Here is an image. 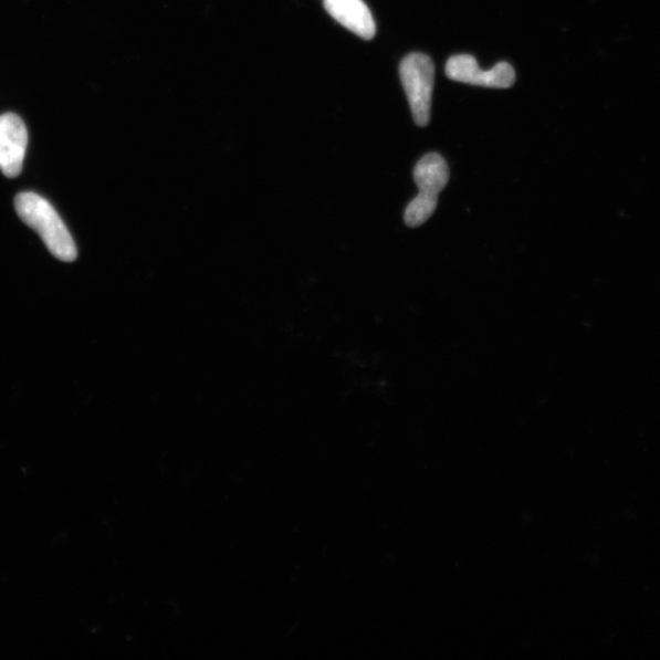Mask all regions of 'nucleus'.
<instances>
[{
	"label": "nucleus",
	"mask_w": 660,
	"mask_h": 660,
	"mask_svg": "<svg viewBox=\"0 0 660 660\" xmlns=\"http://www.w3.org/2000/svg\"><path fill=\"white\" fill-rule=\"evenodd\" d=\"M15 210L22 222L36 231L55 259L75 261L77 249L71 231L48 200L38 193L22 192L17 196Z\"/></svg>",
	"instance_id": "f257e3e1"
},
{
	"label": "nucleus",
	"mask_w": 660,
	"mask_h": 660,
	"mask_svg": "<svg viewBox=\"0 0 660 660\" xmlns=\"http://www.w3.org/2000/svg\"><path fill=\"white\" fill-rule=\"evenodd\" d=\"M437 205L438 195L420 191L405 211V223L410 228L422 226L434 213Z\"/></svg>",
	"instance_id": "0eeeda50"
},
{
	"label": "nucleus",
	"mask_w": 660,
	"mask_h": 660,
	"mask_svg": "<svg viewBox=\"0 0 660 660\" xmlns=\"http://www.w3.org/2000/svg\"><path fill=\"white\" fill-rule=\"evenodd\" d=\"M447 76L458 83L491 88H509L515 83V71L511 64H496L491 71H482L472 55L451 56L446 66Z\"/></svg>",
	"instance_id": "7ed1b4c3"
},
{
	"label": "nucleus",
	"mask_w": 660,
	"mask_h": 660,
	"mask_svg": "<svg viewBox=\"0 0 660 660\" xmlns=\"http://www.w3.org/2000/svg\"><path fill=\"white\" fill-rule=\"evenodd\" d=\"M29 144L27 125L14 113L0 115V171L17 178L22 170Z\"/></svg>",
	"instance_id": "20e7f679"
},
{
	"label": "nucleus",
	"mask_w": 660,
	"mask_h": 660,
	"mask_svg": "<svg viewBox=\"0 0 660 660\" xmlns=\"http://www.w3.org/2000/svg\"><path fill=\"white\" fill-rule=\"evenodd\" d=\"M324 8L333 19L358 38L364 40L375 38V20L363 0H324Z\"/></svg>",
	"instance_id": "39448f33"
},
{
	"label": "nucleus",
	"mask_w": 660,
	"mask_h": 660,
	"mask_svg": "<svg viewBox=\"0 0 660 660\" xmlns=\"http://www.w3.org/2000/svg\"><path fill=\"white\" fill-rule=\"evenodd\" d=\"M413 178L420 191L439 195L449 181V168L446 159L438 154L426 155L416 165Z\"/></svg>",
	"instance_id": "423d86ee"
},
{
	"label": "nucleus",
	"mask_w": 660,
	"mask_h": 660,
	"mask_svg": "<svg viewBox=\"0 0 660 660\" xmlns=\"http://www.w3.org/2000/svg\"><path fill=\"white\" fill-rule=\"evenodd\" d=\"M400 78L409 99L413 121L426 126L431 121L434 64L430 56L412 53L400 64Z\"/></svg>",
	"instance_id": "f03ea898"
}]
</instances>
